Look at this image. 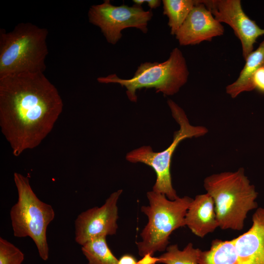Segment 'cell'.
<instances>
[{
	"instance_id": "6da1fadb",
	"label": "cell",
	"mask_w": 264,
	"mask_h": 264,
	"mask_svg": "<svg viewBox=\"0 0 264 264\" xmlns=\"http://www.w3.org/2000/svg\"><path fill=\"white\" fill-rule=\"evenodd\" d=\"M63 109L57 88L43 73L0 78V126L15 156L42 143Z\"/></svg>"
},
{
	"instance_id": "7a4b0ae2",
	"label": "cell",
	"mask_w": 264,
	"mask_h": 264,
	"mask_svg": "<svg viewBox=\"0 0 264 264\" xmlns=\"http://www.w3.org/2000/svg\"><path fill=\"white\" fill-rule=\"evenodd\" d=\"M203 186L213 199L219 227L242 230L248 213L258 208V193L243 168L210 175Z\"/></svg>"
},
{
	"instance_id": "3957f363",
	"label": "cell",
	"mask_w": 264,
	"mask_h": 264,
	"mask_svg": "<svg viewBox=\"0 0 264 264\" xmlns=\"http://www.w3.org/2000/svg\"><path fill=\"white\" fill-rule=\"evenodd\" d=\"M48 31L31 22H22L10 32L0 29V78L43 73L48 53Z\"/></svg>"
},
{
	"instance_id": "277c9868",
	"label": "cell",
	"mask_w": 264,
	"mask_h": 264,
	"mask_svg": "<svg viewBox=\"0 0 264 264\" xmlns=\"http://www.w3.org/2000/svg\"><path fill=\"white\" fill-rule=\"evenodd\" d=\"M147 197L149 205L142 206L141 211L148 220L140 234L141 241L136 243L138 254L142 257L166 249L172 232L186 226L185 215L193 199L184 196L171 200L153 190L147 192Z\"/></svg>"
},
{
	"instance_id": "5b68a950",
	"label": "cell",
	"mask_w": 264,
	"mask_h": 264,
	"mask_svg": "<svg viewBox=\"0 0 264 264\" xmlns=\"http://www.w3.org/2000/svg\"><path fill=\"white\" fill-rule=\"evenodd\" d=\"M189 74L186 60L181 50L176 47L163 62L140 64L132 78L122 79L116 74H111L99 77L97 80L100 83L118 84L124 87L129 99L136 102V91L143 88H154L156 92L164 95H174L186 83Z\"/></svg>"
},
{
	"instance_id": "8992f818",
	"label": "cell",
	"mask_w": 264,
	"mask_h": 264,
	"mask_svg": "<svg viewBox=\"0 0 264 264\" xmlns=\"http://www.w3.org/2000/svg\"><path fill=\"white\" fill-rule=\"evenodd\" d=\"M14 180L18 198L10 211L13 235L17 238H31L40 258L46 261L49 257L46 230L54 219V211L51 205L37 197L27 177L15 172Z\"/></svg>"
},
{
	"instance_id": "52a82bcc",
	"label": "cell",
	"mask_w": 264,
	"mask_h": 264,
	"mask_svg": "<svg viewBox=\"0 0 264 264\" xmlns=\"http://www.w3.org/2000/svg\"><path fill=\"white\" fill-rule=\"evenodd\" d=\"M167 103L172 116L179 126V129L174 132L172 143L160 152H154L149 146H142L128 153L126 158L130 162L142 163L152 168L156 175L153 191L164 194L169 199L175 200L179 197L173 188L170 172L174 151L183 140L202 136L208 131L205 127L191 125L184 110L172 100L169 99Z\"/></svg>"
},
{
	"instance_id": "ba28073f",
	"label": "cell",
	"mask_w": 264,
	"mask_h": 264,
	"mask_svg": "<svg viewBox=\"0 0 264 264\" xmlns=\"http://www.w3.org/2000/svg\"><path fill=\"white\" fill-rule=\"evenodd\" d=\"M252 225L231 240H214L201 251L198 264H264V207H258Z\"/></svg>"
},
{
	"instance_id": "9c48e42d",
	"label": "cell",
	"mask_w": 264,
	"mask_h": 264,
	"mask_svg": "<svg viewBox=\"0 0 264 264\" xmlns=\"http://www.w3.org/2000/svg\"><path fill=\"white\" fill-rule=\"evenodd\" d=\"M152 17V10L145 11L141 5L115 6L110 0L91 6L88 11L89 22L99 27L107 41L112 44L119 41L121 31L127 28H136L146 33Z\"/></svg>"
},
{
	"instance_id": "30bf717a",
	"label": "cell",
	"mask_w": 264,
	"mask_h": 264,
	"mask_svg": "<svg viewBox=\"0 0 264 264\" xmlns=\"http://www.w3.org/2000/svg\"><path fill=\"white\" fill-rule=\"evenodd\" d=\"M220 22L228 24L241 43L242 54L245 60L253 51L257 39L264 35L261 28L242 9L240 0H202Z\"/></svg>"
},
{
	"instance_id": "8fae6325",
	"label": "cell",
	"mask_w": 264,
	"mask_h": 264,
	"mask_svg": "<svg viewBox=\"0 0 264 264\" xmlns=\"http://www.w3.org/2000/svg\"><path fill=\"white\" fill-rule=\"evenodd\" d=\"M122 191L114 192L101 206L88 209L77 216L75 220V240L77 243L82 245L94 238L116 234L117 202Z\"/></svg>"
},
{
	"instance_id": "7c38bea8",
	"label": "cell",
	"mask_w": 264,
	"mask_h": 264,
	"mask_svg": "<svg viewBox=\"0 0 264 264\" xmlns=\"http://www.w3.org/2000/svg\"><path fill=\"white\" fill-rule=\"evenodd\" d=\"M220 22L202 3L198 0L186 20L175 34L180 45H196L223 34Z\"/></svg>"
},
{
	"instance_id": "4fadbf2b",
	"label": "cell",
	"mask_w": 264,
	"mask_h": 264,
	"mask_svg": "<svg viewBox=\"0 0 264 264\" xmlns=\"http://www.w3.org/2000/svg\"><path fill=\"white\" fill-rule=\"evenodd\" d=\"M186 226L198 237L203 238L219 227L215 204L208 193L197 195L187 209Z\"/></svg>"
},
{
	"instance_id": "5bb4252c",
	"label": "cell",
	"mask_w": 264,
	"mask_h": 264,
	"mask_svg": "<svg viewBox=\"0 0 264 264\" xmlns=\"http://www.w3.org/2000/svg\"><path fill=\"white\" fill-rule=\"evenodd\" d=\"M245 64L237 80L226 87V92L232 98L241 93L254 89L253 77L260 69L264 67V40L245 60Z\"/></svg>"
},
{
	"instance_id": "9a60e30c",
	"label": "cell",
	"mask_w": 264,
	"mask_h": 264,
	"mask_svg": "<svg viewBox=\"0 0 264 264\" xmlns=\"http://www.w3.org/2000/svg\"><path fill=\"white\" fill-rule=\"evenodd\" d=\"M163 14L169 19L171 34L175 35L198 0H163Z\"/></svg>"
},
{
	"instance_id": "2e32d148",
	"label": "cell",
	"mask_w": 264,
	"mask_h": 264,
	"mask_svg": "<svg viewBox=\"0 0 264 264\" xmlns=\"http://www.w3.org/2000/svg\"><path fill=\"white\" fill-rule=\"evenodd\" d=\"M82 251L88 264H117L118 260L114 256L106 241V237L94 238L81 245Z\"/></svg>"
},
{
	"instance_id": "e0dca14e",
	"label": "cell",
	"mask_w": 264,
	"mask_h": 264,
	"mask_svg": "<svg viewBox=\"0 0 264 264\" xmlns=\"http://www.w3.org/2000/svg\"><path fill=\"white\" fill-rule=\"evenodd\" d=\"M166 252L157 257V263L164 264H198L201 250L195 248L191 242L182 249L176 244L167 246Z\"/></svg>"
},
{
	"instance_id": "ac0fdd59",
	"label": "cell",
	"mask_w": 264,
	"mask_h": 264,
	"mask_svg": "<svg viewBox=\"0 0 264 264\" xmlns=\"http://www.w3.org/2000/svg\"><path fill=\"white\" fill-rule=\"evenodd\" d=\"M24 255L14 244L0 238V264H22Z\"/></svg>"
},
{
	"instance_id": "d6986e66",
	"label": "cell",
	"mask_w": 264,
	"mask_h": 264,
	"mask_svg": "<svg viewBox=\"0 0 264 264\" xmlns=\"http://www.w3.org/2000/svg\"><path fill=\"white\" fill-rule=\"evenodd\" d=\"M252 81L254 89L264 93V67L259 69L255 73Z\"/></svg>"
},
{
	"instance_id": "ffe728a7",
	"label": "cell",
	"mask_w": 264,
	"mask_h": 264,
	"mask_svg": "<svg viewBox=\"0 0 264 264\" xmlns=\"http://www.w3.org/2000/svg\"><path fill=\"white\" fill-rule=\"evenodd\" d=\"M135 258L131 255L125 254L118 260L117 264H137Z\"/></svg>"
},
{
	"instance_id": "44dd1931",
	"label": "cell",
	"mask_w": 264,
	"mask_h": 264,
	"mask_svg": "<svg viewBox=\"0 0 264 264\" xmlns=\"http://www.w3.org/2000/svg\"><path fill=\"white\" fill-rule=\"evenodd\" d=\"M157 257H154L153 256L147 254L137 262V264H155L157 263Z\"/></svg>"
},
{
	"instance_id": "7402d4cb",
	"label": "cell",
	"mask_w": 264,
	"mask_h": 264,
	"mask_svg": "<svg viewBox=\"0 0 264 264\" xmlns=\"http://www.w3.org/2000/svg\"><path fill=\"white\" fill-rule=\"evenodd\" d=\"M144 2L148 3L151 9L156 8L160 6L161 1L158 0H144Z\"/></svg>"
}]
</instances>
